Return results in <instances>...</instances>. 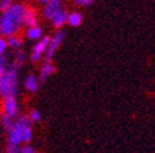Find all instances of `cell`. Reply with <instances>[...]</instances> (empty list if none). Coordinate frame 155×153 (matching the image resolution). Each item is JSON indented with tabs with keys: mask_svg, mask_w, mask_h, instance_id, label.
<instances>
[{
	"mask_svg": "<svg viewBox=\"0 0 155 153\" xmlns=\"http://www.w3.org/2000/svg\"><path fill=\"white\" fill-rule=\"evenodd\" d=\"M0 123H2V125L4 126V129L6 130L8 133L11 131V129L14 127V124H15V121L11 118L6 117L5 114H2V115H0Z\"/></svg>",
	"mask_w": 155,
	"mask_h": 153,
	"instance_id": "13",
	"label": "cell"
},
{
	"mask_svg": "<svg viewBox=\"0 0 155 153\" xmlns=\"http://www.w3.org/2000/svg\"><path fill=\"white\" fill-rule=\"evenodd\" d=\"M41 119V115H40V111H37V110H32L30 113V120L31 121H38Z\"/></svg>",
	"mask_w": 155,
	"mask_h": 153,
	"instance_id": "20",
	"label": "cell"
},
{
	"mask_svg": "<svg viewBox=\"0 0 155 153\" xmlns=\"http://www.w3.org/2000/svg\"><path fill=\"white\" fill-rule=\"evenodd\" d=\"M63 38H64V31H62V30H59L53 36V38L51 39V43H49V45H48V48H47V50L45 53L46 61H51V59L53 58L55 50L58 49V47L62 44Z\"/></svg>",
	"mask_w": 155,
	"mask_h": 153,
	"instance_id": "4",
	"label": "cell"
},
{
	"mask_svg": "<svg viewBox=\"0 0 155 153\" xmlns=\"http://www.w3.org/2000/svg\"><path fill=\"white\" fill-rule=\"evenodd\" d=\"M62 10V2L61 0H51L48 2L43 9V15L46 18H52L58 11Z\"/></svg>",
	"mask_w": 155,
	"mask_h": 153,
	"instance_id": "6",
	"label": "cell"
},
{
	"mask_svg": "<svg viewBox=\"0 0 155 153\" xmlns=\"http://www.w3.org/2000/svg\"><path fill=\"white\" fill-rule=\"evenodd\" d=\"M12 5H14V3L11 2V0H2V2H0V10L4 12L6 10H9Z\"/></svg>",
	"mask_w": 155,
	"mask_h": 153,
	"instance_id": "19",
	"label": "cell"
},
{
	"mask_svg": "<svg viewBox=\"0 0 155 153\" xmlns=\"http://www.w3.org/2000/svg\"><path fill=\"white\" fill-rule=\"evenodd\" d=\"M25 60V55L22 52H16L15 53V58H14V61H12V69L15 70H18L20 69V66L22 65Z\"/></svg>",
	"mask_w": 155,
	"mask_h": 153,
	"instance_id": "14",
	"label": "cell"
},
{
	"mask_svg": "<svg viewBox=\"0 0 155 153\" xmlns=\"http://www.w3.org/2000/svg\"><path fill=\"white\" fill-rule=\"evenodd\" d=\"M20 153H35L33 148L30 146H24L22 148H20Z\"/></svg>",
	"mask_w": 155,
	"mask_h": 153,
	"instance_id": "24",
	"label": "cell"
},
{
	"mask_svg": "<svg viewBox=\"0 0 155 153\" xmlns=\"http://www.w3.org/2000/svg\"><path fill=\"white\" fill-rule=\"evenodd\" d=\"M41 36H42V30L38 26H35L27 30V37L30 39H40Z\"/></svg>",
	"mask_w": 155,
	"mask_h": 153,
	"instance_id": "15",
	"label": "cell"
},
{
	"mask_svg": "<svg viewBox=\"0 0 155 153\" xmlns=\"http://www.w3.org/2000/svg\"><path fill=\"white\" fill-rule=\"evenodd\" d=\"M32 139V129H31V125H27L24 130V135H22V142L25 143H28Z\"/></svg>",
	"mask_w": 155,
	"mask_h": 153,
	"instance_id": "17",
	"label": "cell"
},
{
	"mask_svg": "<svg viewBox=\"0 0 155 153\" xmlns=\"http://www.w3.org/2000/svg\"><path fill=\"white\" fill-rule=\"evenodd\" d=\"M6 153H20V148H18V146H14V145H9L8 143Z\"/></svg>",
	"mask_w": 155,
	"mask_h": 153,
	"instance_id": "21",
	"label": "cell"
},
{
	"mask_svg": "<svg viewBox=\"0 0 155 153\" xmlns=\"http://www.w3.org/2000/svg\"><path fill=\"white\" fill-rule=\"evenodd\" d=\"M26 10L24 4H14L9 10L0 15V34L5 37L15 36L22 26V16Z\"/></svg>",
	"mask_w": 155,
	"mask_h": 153,
	"instance_id": "1",
	"label": "cell"
},
{
	"mask_svg": "<svg viewBox=\"0 0 155 153\" xmlns=\"http://www.w3.org/2000/svg\"><path fill=\"white\" fill-rule=\"evenodd\" d=\"M22 25L31 28L37 25V14L32 8H26L22 16Z\"/></svg>",
	"mask_w": 155,
	"mask_h": 153,
	"instance_id": "7",
	"label": "cell"
},
{
	"mask_svg": "<svg viewBox=\"0 0 155 153\" xmlns=\"http://www.w3.org/2000/svg\"><path fill=\"white\" fill-rule=\"evenodd\" d=\"M49 43H51V38H49L48 36L42 37L41 39L36 43V45H35V48H33V53H37V54L42 55L43 53H46V50H47Z\"/></svg>",
	"mask_w": 155,
	"mask_h": 153,
	"instance_id": "9",
	"label": "cell"
},
{
	"mask_svg": "<svg viewBox=\"0 0 155 153\" xmlns=\"http://www.w3.org/2000/svg\"><path fill=\"white\" fill-rule=\"evenodd\" d=\"M6 58L4 55H0V77L4 76V73L6 72Z\"/></svg>",
	"mask_w": 155,
	"mask_h": 153,
	"instance_id": "18",
	"label": "cell"
},
{
	"mask_svg": "<svg viewBox=\"0 0 155 153\" xmlns=\"http://www.w3.org/2000/svg\"><path fill=\"white\" fill-rule=\"evenodd\" d=\"M17 70L11 67L0 77V97L4 99L15 98L17 93Z\"/></svg>",
	"mask_w": 155,
	"mask_h": 153,
	"instance_id": "2",
	"label": "cell"
},
{
	"mask_svg": "<svg viewBox=\"0 0 155 153\" xmlns=\"http://www.w3.org/2000/svg\"><path fill=\"white\" fill-rule=\"evenodd\" d=\"M75 4L78 6H89L92 4V0H75Z\"/></svg>",
	"mask_w": 155,
	"mask_h": 153,
	"instance_id": "23",
	"label": "cell"
},
{
	"mask_svg": "<svg viewBox=\"0 0 155 153\" xmlns=\"http://www.w3.org/2000/svg\"><path fill=\"white\" fill-rule=\"evenodd\" d=\"M54 72V66H53V64L51 63V61H46L45 64H43V66H42V69H41V76H40V81L43 83L49 76L52 75Z\"/></svg>",
	"mask_w": 155,
	"mask_h": 153,
	"instance_id": "10",
	"label": "cell"
},
{
	"mask_svg": "<svg viewBox=\"0 0 155 153\" xmlns=\"http://www.w3.org/2000/svg\"><path fill=\"white\" fill-rule=\"evenodd\" d=\"M6 44L9 47H11V48H18L22 44V39L20 37H17V36H11L6 39Z\"/></svg>",
	"mask_w": 155,
	"mask_h": 153,
	"instance_id": "16",
	"label": "cell"
},
{
	"mask_svg": "<svg viewBox=\"0 0 155 153\" xmlns=\"http://www.w3.org/2000/svg\"><path fill=\"white\" fill-rule=\"evenodd\" d=\"M25 87L30 92H36L38 89V83H37V80L33 75H28L25 79Z\"/></svg>",
	"mask_w": 155,
	"mask_h": 153,
	"instance_id": "12",
	"label": "cell"
},
{
	"mask_svg": "<svg viewBox=\"0 0 155 153\" xmlns=\"http://www.w3.org/2000/svg\"><path fill=\"white\" fill-rule=\"evenodd\" d=\"M67 22L73 26V27H76V26H79L81 22H83V16L79 12H70L67 17Z\"/></svg>",
	"mask_w": 155,
	"mask_h": 153,
	"instance_id": "11",
	"label": "cell"
},
{
	"mask_svg": "<svg viewBox=\"0 0 155 153\" xmlns=\"http://www.w3.org/2000/svg\"><path fill=\"white\" fill-rule=\"evenodd\" d=\"M67 17H68V14L64 11V10H61V11H58L52 18H51V21H52V25L57 28H61L65 22H67Z\"/></svg>",
	"mask_w": 155,
	"mask_h": 153,
	"instance_id": "8",
	"label": "cell"
},
{
	"mask_svg": "<svg viewBox=\"0 0 155 153\" xmlns=\"http://www.w3.org/2000/svg\"><path fill=\"white\" fill-rule=\"evenodd\" d=\"M3 114L9 118H15L17 115V102L15 98H6L3 103Z\"/></svg>",
	"mask_w": 155,
	"mask_h": 153,
	"instance_id": "5",
	"label": "cell"
},
{
	"mask_svg": "<svg viewBox=\"0 0 155 153\" xmlns=\"http://www.w3.org/2000/svg\"><path fill=\"white\" fill-rule=\"evenodd\" d=\"M8 48V44H6V41L4 39V38L0 37V55H4L5 50Z\"/></svg>",
	"mask_w": 155,
	"mask_h": 153,
	"instance_id": "22",
	"label": "cell"
},
{
	"mask_svg": "<svg viewBox=\"0 0 155 153\" xmlns=\"http://www.w3.org/2000/svg\"><path fill=\"white\" fill-rule=\"evenodd\" d=\"M27 125L30 124V119L25 115L20 117L14 124V127L11 129V131L8 133V143L9 145H14V146H18L22 142V135H24V130Z\"/></svg>",
	"mask_w": 155,
	"mask_h": 153,
	"instance_id": "3",
	"label": "cell"
}]
</instances>
